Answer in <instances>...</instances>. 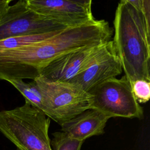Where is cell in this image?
Wrapping results in <instances>:
<instances>
[{"mask_svg":"<svg viewBox=\"0 0 150 150\" xmlns=\"http://www.w3.org/2000/svg\"><path fill=\"white\" fill-rule=\"evenodd\" d=\"M113 28L104 19L69 27L38 44L0 53V80H35L56 58L88 46L111 40Z\"/></svg>","mask_w":150,"mask_h":150,"instance_id":"cell-1","label":"cell"},{"mask_svg":"<svg viewBox=\"0 0 150 150\" xmlns=\"http://www.w3.org/2000/svg\"><path fill=\"white\" fill-rule=\"evenodd\" d=\"M142 8V0H121L114 19L112 41L131 84L139 79L150 81V27Z\"/></svg>","mask_w":150,"mask_h":150,"instance_id":"cell-2","label":"cell"},{"mask_svg":"<svg viewBox=\"0 0 150 150\" xmlns=\"http://www.w3.org/2000/svg\"><path fill=\"white\" fill-rule=\"evenodd\" d=\"M49 118L28 101L12 110L0 111V132L16 150H52Z\"/></svg>","mask_w":150,"mask_h":150,"instance_id":"cell-3","label":"cell"},{"mask_svg":"<svg viewBox=\"0 0 150 150\" xmlns=\"http://www.w3.org/2000/svg\"><path fill=\"white\" fill-rule=\"evenodd\" d=\"M50 112L60 125L91 108L92 96L69 82L53 81L40 76L33 80Z\"/></svg>","mask_w":150,"mask_h":150,"instance_id":"cell-4","label":"cell"},{"mask_svg":"<svg viewBox=\"0 0 150 150\" xmlns=\"http://www.w3.org/2000/svg\"><path fill=\"white\" fill-rule=\"evenodd\" d=\"M88 93L92 96V108L112 117L138 118L144 117V110L137 101L131 84L124 75L107 80Z\"/></svg>","mask_w":150,"mask_h":150,"instance_id":"cell-5","label":"cell"},{"mask_svg":"<svg viewBox=\"0 0 150 150\" xmlns=\"http://www.w3.org/2000/svg\"><path fill=\"white\" fill-rule=\"evenodd\" d=\"M73 26L41 15L32 10L26 0L9 5L0 22V40L9 38L42 34L66 29Z\"/></svg>","mask_w":150,"mask_h":150,"instance_id":"cell-6","label":"cell"},{"mask_svg":"<svg viewBox=\"0 0 150 150\" xmlns=\"http://www.w3.org/2000/svg\"><path fill=\"white\" fill-rule=\"evenodd\" d=\"M122 69L112 40L69 83L88 93L100 83L121 74Z\"/></svg>","mask_w":150,"mask_h":150,"instance_id":"cell-7","label":"cell"},{"mask_svg":"<svg viewBox=\"0 0 150 150\" xmlns=\"http://www.w3.org/2000/svg\"><path fill=\"white\" fill-rule=\"evenodd\" d=\"M36 13L56 20L79 26L93 21L91 0H26Z\"/></svg>","mask_w":150,"mask_h":150,"instance_id":"cell-8","label":"cell"},{"mask_svg":"<svg viewBox=\"0 0 150 150\" xmlns=\"http://www.w3.org/2000/svg\"><path fill=\"white\" fill-rule=\"evenodd\" d=\"M106 43L90 45L65 53L44 67L39 76L53 81L70 82L101 52Z\"/></svg>","mask_w":150,"mask_h":150,"instance_id":"cell-9","label":"cell"},{"mask_svg":"<svg viewBox=\"0 0 150 150\" xmlns=\"http://www.w3.org/2000/svg\"><path fill=\"white\" fill-rule=\"evenodd\" d=\"M110 118L100 111L90 108L61 124L60 131L72 138L84 141L89 137L103 134Z\"/></svg>","mask_w":150,"mask_h":150,"instance_id":"cell-10","label":"cell"},{"mask_svg":"<svg viewBox=\"0 0 150 150\" xmlns=\"http://www.w3.org/2000/svg\"><path fill=\"white\" fill-rule=\"evenodd\" d=\"M25 97V100L28 101L32 106L43 111L49 118L50 112L46 107L43 97L35 81L25 82L23 80L15 79L8 81Z\"/></svg>","mask_w":150,"mask_h":150,"instance_id":"cell-11","label":"cell"},{"mask_svg":"<svg viewBox=\"0 0 150 150\" xmlns=\"http://www.w3.org/2000/svg\"><path fill=\"white\" fill-rule=\"evenodd\" d=\"M64 30L42 34L13 37L1 39L0 40V53L19 47L38 44L58 35Z\"/></svg>","mask_w":150,"mask_h":150,"instance_id":"cell-12","label":"cell"},{"mask_svg":"<svg viewBox=\"0 0 150 150\" xmlns=\"http://www.w3.org/2000/svg\"><path fill=\"white\" fill-rule=\"evenodd\" d=\"M53 138L50 140V145L53 150H80L83 141H80L70 137L62 131L52 134Z\"/></svg>","mask_w":150,"mask_h":150,"instance_id":"cell-13","label":"cell"},{"mask_svg":"<svg viewBox=\"0 0 150 150\" xmlns=\"http://www.w3.org/2000/svg\"><path fill=\"white\" fill-rule=\"evenodd\" d=\"M134 95L139 103H146L150 98V81L139 79L131 83Z\"/></svg>","mask_w":150,"mask_h":150,"instance_id":"cell-14","label":"cell"},{"mask_svg":"<svg viewBox=\"0 0 150 150\" xmlns=\"http://www.w3.org/2000/svg\"><path fill=\"white\" fill-rule=\"evenodd\" d=\"M11 2V0H7L6 3H5L4 4L0 6V22H1L3 16L6 12V10L8 9Z\"/></svg>","mask_w":150,"mask_h":150,"instance_id":"cell-15","label":"cell"},{"mask_svg":"<svg viewBox=\"0 0 150 150\" xmlns=\"http://www.w3.org/2000/svg\"><path fill=\"white\" fill-rule=\"evenodd\" d=\"M7 1V0H0V6L4 4L5 3H6Z\"/></svg>","mask_w":150,"mask_h":150,"instance_id":"cell-16","label":"cell"}]
</instances>
